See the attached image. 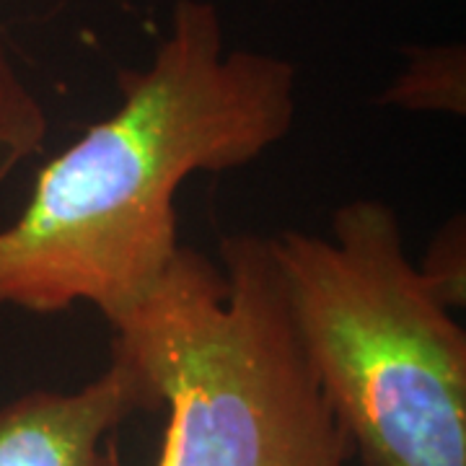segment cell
Wrapping results in <instances>:
<instances>
[{
  "label": "cell",
  "mask_w": 466,
  "mask_h": 466,
  "mask_svg": "<svg viewBox=\"0 0 466 466\" xmlns=\"http://www.w3.org/2000/svg\"><path fill=\"white\" fill-rule=\"evenodd\" d=\"M116 88L115 112L39 168L24 210L0 228V309L86 303L115 324L182 249L179 187L254 164L299 115L296 63L231 50L213 0H177L148 66L119 70Z\"/></svg>",
  "instance_id": "1"
},
{
  "label": "cell",
  "mask_w": 466,
  "mask_h": 466,
  "mask_svg": "<svg viewBox=\"0 0 466 466\" xmlns=\"http://www.w3.org/2000/svg\"><path fill=\"white\" fill-rule=\"evenodd\" d=\"M112 327L167 410L156 466H348L352 446L306 363L265 236L192 247Z\"/></svg>",
  "instance_id": "2"
},
{
  "label": "cell",
  "mask_w": 466,
  "mask_h": 466,
  "mask_svg": "<svg viewBox=\"0 0 466 466\" xmlns=\"http://www.w3.org/2000/svg\"><path fill=\"white\" fill-rule=\"evenodd\" d=\"M306 363L366 466H466V334L407 257L397 210L267 238Z\"/></svg>",
  "instance_id": "3"
},
{
  "label": "cell",
  "mask_w": 466,
  "mask_h": 466,
  "mask_svg": "<svg viewBox=\"0 0 466 466\" xmlns=\"http://www.w3.org/2000/svg\"><path fill=\"white\" fill-rule=\"evenodd\" d=\"M137 412H158V397L112 352L78 389H34L0 407V466H125L116 433Z\"/></svg>",
  "instance_id": "4"
},
{
  "label": "cell",
  "mask_w": 466,
  "mask_h": 466,
  "mask_svg": "<svg viewBox=\"0 0 466 466\" xmlns=\"http://www.w3.org/2000/svg\"><path fill=\"white\" fill-rule=\"evenodd\" d=\"M379 104L410 112L464 115V45H415L407 47V66L381 94Z\"/></svg>",
  "instance_id": "5"
},
{
  "label": "cell",
  "mask_w": 466,
  "mask_h": 466,
  "mask_svg": "<svg viewBox=\"0 0 466 466\" xmlns=\"http://www.w3.org/2000/svg\"><path fill=\"white\" fill-rule=\"evenodd\" d=\"M50 135V116L0 42V184L39 156Z\"/></svg>",
  "instance_id": "6"
},
{
  "label": "cell",
  "mask_w": 466,
  "mask_h": 466,
  "mask_svg": "<svg viewBox=\"0 0 466 466\" xmlns=\"http://www.w3.org/2000/svg\"><path fill=\"white\" fill-rule=\"evenodd\" d=\"M466 249L464 226L446 223L433 238L431 249L425 254L420 272L431 283L443 303L453 309H464L466 303Z\"/></svg>",
  "instance_id": "7"
}]
</instances>
